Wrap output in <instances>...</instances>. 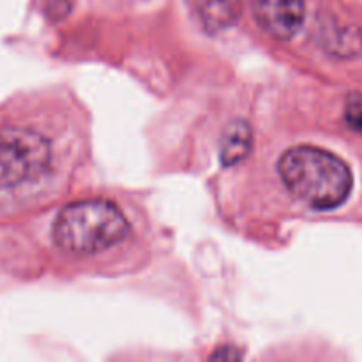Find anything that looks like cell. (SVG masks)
<instances>
[{
  "mask_svg": "<svg viewBox=\"0 0 362 362\" xmlns=\"http://www.w3.org/2000/svg\"><path fill=\"white\" fill-rule=\"evenodd\" d=\"M278 170L290 193L318 211L345 204L354 186L352 172L343 159L311 145L286 151Z\"/></svg>",
  "mask_w": 362,
  "mask_h": 362,
  "instance_id": "1",
  "label": "cell"
},
{
  "mask_svg": "<svg viewBox=\"0 0 362 362\" xmlns=\"http://www.w3.org/2000/svg\"><path fill=\"white\" fill-rule=\"evenodd\" d=\"M129 223L115 204L83 200L66 205L53 223V240L64 251L90 255L122 243Z\"/></svg>",
  "mask_w": 362,
  "mask_h": 362,
  "instance_id": "2",
  "label": "cell"
},
{
  "mask_svg": "<svg viewBox=\"0 0 362 362\" xmlns=\"http://www.w3.org/2000/svg\"><path fill=\"white\" fill-rule=\"evenodd\" d=\"M345 119L354 131L362 134V94L354 92L346 99Z\"/></svg>",
  "mask_w": 362,
  "mask_h": 362,
  "instance_id": "7",
  "label": "cell"
},
{
  "mask_svg": "<svg viewBox=\"0 0 362 362\" xmlns=\"http://www.w3.org/2000/svg\"><path fill=\"white\" fill-rule=\"evenodd\" d=\"M253 136H251V127L244 120L230 124L225 131L221 145V163L225 166H232L235 163L243 161L251 151Z\"/></svg>",
  "mask_w": 362,
  "mask_h": 362,
  "instance_id": "6",
  "label": "cell"
},
{
  "mask_svg": "<svg viewBox=\"0 0 362 362\" xmlns=\"http://www.w3.org/2000/svg\"><path fill=\"white\" fill-rule=\"evenodd\" d=\"M306 13L304 0H257L255 16L260 27L274 39H292L299 32Z\"/></svg>",
  "mask_w": 362,
  "mask_h": 362,
  "instance_id": "4",
  "label": "cell"
},
{
  "mask_svg": "<svg viewBox=\"0 0 362 362\" xmlns=\"http://www.w3.org/2000/svg\"><path fill=\"white\" fill-rule=\"evenodd\" d=\"M49 163L52 145L42 134L25 127H0V189L39 179Z\"/></svg>",
  "mask_w": 362,
  "mask_h": 362,
  "instance_id": "3",
  "label": "cell"
},
{
  "mask_svg": "<svg viewBox=\"0 0 362 362\" xmlns=\"http://www.w3.org/2000/svg\"><path fill=\"white\" fill-rule=\"evenodd\" d=\"M194 2L205 27L211 32L232 27L243 13L240 0H194Z\"/></svg>",
  "mask_w": 362,
  "mask_h": 362,
  "instance_id": "5",
  "label": "cell"
},
{
  "mask_svg": "<svg viewBox=\"0 0 362 362\" xmlns=\"http://www.w3.org/2000/svg\"><path fill=\"white\" fill-rule=\"evenodd\" d=\"M212 359H239V354L233 352L232 349H221L212 354Z\"/></svg>",
  "mask_w": 362,
  "mask_h": 362,
  "instance_id": "8",
  "label": "cell"
}]
</instances>
